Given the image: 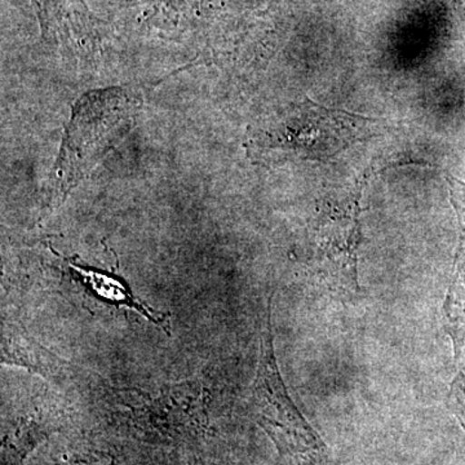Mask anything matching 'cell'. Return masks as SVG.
I'll list each match as a JSON object with an SVG mask.
<instances>
[{
    "instance_id": "1",
    "label": "cell",
    "mask_w": 465,
    "mask_h": 465,
    "mask_svg": "<svg viewBox=\"0 0 465 465\" xmlns=\"http://www.w3.org/2000/svg\"><path fill=\"white\" fill-rule=\"evenodd\" d=\"M137 106L136 94L122 88L92 92L79 100L52 173V207L65 200L67 193L127 133Z\"/></svg>"
},
{
    "instance_id": "2",
    "label": "cell",
    "mask_w": 465,
    "mask_h": 465,
    "mask_svg": "<svg viewBox=\"0 0 465 465\" xmlns=\"http://www.w3.org/2000/svg\"><path fill=\"white\" fill-rule=\"evenodd\" d=\"M271 309L272 298L262 323L258 369L247 397V410L284 457L307 465H336L286 390L275 360Z\"/></svg>"
},
{
    "instance_id": "3",
    "label": "cell",
    "mask_w": 465,
    "mask_h": 465,
    "mask_svg": "<svg viewBox=\"0 0 465 465\" xmlns=\"http://www.w3.org/2000/svg\"><path fill=\"white\" fill-rule=\"evenodd\" d=\"M367 122L363 116L305 100L269 124L260 134L259 145L287 157L327 161L360 139Z\"/></svg>"
},
{
    "instance_id": "4",
    "label": "cell",
    "mask_w": 465,
    "mask_h": 465,
    "mask_svg": "<svg viewBox=\"0 0 465 465\" xmlns=\"http://www.w3.org/2000/svg\"><path fill=\"white\" fill-rule=\"evenodd\" d=\"M66 264L73 278H75L94 298L114 307L134 309L137 313L148 318L150 322L161 327L164 332L170 333V313H163L149 307L146 302L134 295L133 289L128 286L124 278L110 272L76 264L74 262H66Z\"/></svg>"
},
{
    "instance_id": "5",
    "label": "cell",
    "mask_w": 465,
    "mask_h": 465,
    "mask_svg": "<svg viewBox=\"0 0 465 465\" xmlns=\"http://www.w3.org/2000/svg\"><path fill=\"white\" fill-rule=\"evenodd\" d=\"M450 195L457 211L460 240L455 260V273L450 286L443 311L446 329L454 342L455 356L459 358L465 342V182L449 177Z\"/></svg>"
},
{
    "instance_id": "6",
    "label": "cell",
    "mask_w": 465,
    "mask_h": 465,
    "mask_svg": "<svg viewBox=\"0 0 465 465\" xmlns=\"http://www.w3.org/2000/svg\"><path fill=\"white\" fill-rule=\"evenodd\" d=\"M3 362L26 367L45 378L69 372L66 361L43 348L23 327L16 324H8L3 332Z\"/></svg>"
},
{
    "instance_id": "7",
    "label": "cell",
    "mask_w": 465,
    "mask_h": 465,
    "mask_svg": "<svg viewBox=\"0 0 465 465\" xmlns=\"http://www.w3.org/2000/svg\"><path fill=\"white\" fill-rule=\"evenodd\" d=\"M448 406L450 411L457 416L465 430V363L450 388Z\"/></svg>"
}]
</instances>
